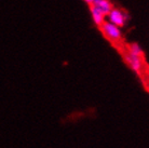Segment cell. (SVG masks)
<instances>
[{
  "label": "cell",
  "instance_id": "obj_7",
  "mask_svg": "<svg viewBox=\"0 0 149 148\" xmlns=\"http://www.w3.org/2000/svg\"><path fill=\"white\" fill-rule=\"evenodd\" d=\"M97 0H86V2L88 4H90V6H92V4H94L95 2H96Z\"/></svg>",
  "mask_w": 149,
  "mask_h": 148
},
{
  "label": "cell",
  "instance_id": "obj_1",
  "mask_svg": "<svg viewBox=\"0 0 149 148\" xmlns=\"http://www.w3.org/2000/svg\"><path fill=\"white\" fill-rule=\"evenodd\" d=\"M100 27H101L103 35L108 40L112 41V42H119L122 39V30H121V28L113 25L112 23L105 21Z\"/></svg>",
  "mask_w": 149,
  "mask_h": 148
},
{
  "label": "cell",
  "instance_id": "obj_6",
  "mask_svg": "<svg viewBox=\"0 0 149 148\" xmlns=\"http://www.w3.org/2000/svg\"><path fill=\"white\" fill-rule=\"evenodd\" d=\"M129 53L131 54H134V55L142 56L143 55V50L141 48V45H137V43H132L129 47Z\"/></svg>",
  "mask_w": 149,
  "mask_h": 148
},
{
  "label": "cell",
  "instance_id": "obj_5",
  "mask_svg": "<svg viewBox=\"0 0 149 148\" xmlns=\"http://www.w3.org/2000/svg\"><path fill=\"white\" fill-rule=\"evenodd\" d=\"M92 6H95V7H96L98 10H101L106 16H107V14H108L109 12H110V10L112 9V4L109 0H97L96 2L94 4H92Z\"/></svg>",
  "mask_w": 149,
  "mask_h": 148
},
{
  "label": "cell",
  "instance_id": "obj_4",
  "mask_svg": "<svg viewBox=\"0 0 149 148\" xmlns=\"http://www.w3.org/2000/svg\"><path fill=\"white\" fill-rule=\"evenodd\" d=\"M90 13H91V17L93 20V22L97 26H101L106 21V15L101 10H98L95 6H90Z\"/></svg>",
  "mask_w": 149,
  "mask_h": 148
},
{
  "label": "cell",
  "instance_id": "obj_3",
  "mask_svg": "<svg viewBox=\"0 0 149 148\" xmlns=\"http://www.w3.org/2000/svg\"><path fill=\"white\" fill-rule=\"evenodd\" d=\"M125 61L127 62V64L130 65V67L136 73H139V71L143 69V59L142 56L134 55V54H131V53H127L125 55Z\"/></svg>",
  "mask_w": 149,
  "mask_h": 148
},
{
  "label": "cell",
  "instance_id": "obj_2",
  "mask_svg": "<svg viewBox=\"0 0 149 148\" xmlns=\"http://www.w3.org/2000/svg\"><path fill=\"white\" fill-rule=\"evenodd\" d=\"M127 19L129 16L124 11H122L121 9H118V8H113L110 10L107 16H106V21L112 23L113 25L118 26L120 28H122L123 26L127 24Z\"/></svg>",
  "mask_w": 149,
  "mask_h": 148
}]
</instances>
